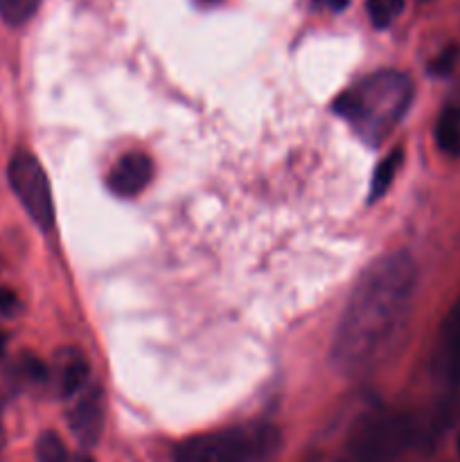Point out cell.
<instances>
[{
    "label": "cell",
    "instance_id": "1",
    "mask_svg": "<svg viewBox=\"0 0 460 462\" xmlns=\"http://www.w3.org/2000/svg\"><path fill=\"white\" fill-rule=\"evenodd\" d=\"M418 266L404 251L388 253L356 280L332 343V364L354 377L382 361L413 307Z\"/></svg>",
    "mask_w": 460,
    "mask_h": 462
},
{
    "label": "cell",
    "instance_id": "2",
    "mask_svg": "<svg viewBox=\"0 0 460 462\" xmlns=\"http://www.w3.org/2000/svg\"><path fill=\"white\" fill-rule=\"evenodd\" d=\"M413 81L397 70H379L350 86L334 102V111L350 122L370 144H379L409 111Z\"/></svg>",
    "mask_w": 460,
    "mask_h": 462
},
{
    "label": "cell",
    "instance_id": "3",
    "mask_svg": "<svg viewBox=\"0 0 460 462\" xmlns=\"http://www.w3.org/2000/svg\"><path fill=\"white\" fill-rule=\"evenodd\" d=\"M282 436L273 424H244L188 438L174 451V462H264L273 458Z\"/></svg>",
    "mask_w": 460,
    "mask_h": 462
},
{
    "label": "cell",
    "instance_id": "4",
    "mask_svg": "<svg viewBox=\"0 0 460 462\" xmlns=\"http://www.w3.org/2000/svg\"><path fill=\"white\" fill-rule=\"evenodd\" d=\"M418 427L404 413H373L352 429L345 462H392L413 447Z\"/></svg>",
    "mask_w": 460,
    "mask_h": 462
},
{
    "label": "cell",
    "instance_id": "5",
    "mask_svg": "<svg viewBox=\"0 0 460 462\" xmlns=\"http://www.w3.org/2000/svg\"><path fill=\"white\" fill-rule=\"evenodd\" d=\"M9 188L16 194L18 203L25 208L27 217L41 230L52 228L54 224V201L48 174L43 165L36 161L34 153L16 152L7 165Z\"/></svg>",
    "mask_w": 460,
    "mask_h": 462
},
{
    "label": "cell",
    "instance_id": "6",
    "mask_svg": "<svg viewBox=\"0 0 460 462\" xmlns=\"http://www.w3.org/2000/svg\"><path fill=\"white\" fill-rule=\"evenodd\" d=\"M433 373L449 386H460V293L446 311L433 350Z\"/></svg>",
    "mask_w": 460,
    "mask_h": 462
},
{
    "label": "cell",
    "instance_id": "7",
    "mask_svg": "<svg viewBox=\"0 0 460 462\" xmlns=\"http://www.w3.org/2000/svg\"><path fill=\"white\" fill-rule=\"evenodd\" d=\"M153 179V162L147 153H124L108 171V189L122 199L138 197Z\"/></svg>",
    "mask_w": 460,
    "mask_h": 462
},
{
    "label": "cell",
    "instance_id": "8",
    "mask_svg": "<svg viewBox=\"0 0 460 462\" xmlns=\"http://www.w3.org/2000/svg\"><path fill=\"white\" fill-rule=\"evenodd\" d=\"M72 433L84 447H95L104 431V397L99 388L81 393L79 402L68 415Z\"/></svg>",
    "mask_w": 460,
    "mask_h": 462
},
{
    "label": "cell",
    "instance_id": "9",
    "mask_svg": "<svg viewBox=\"0 0 460 462\" xmlns=\"http://www.w3.org/2000/svg\"><path fill=\"white\" fill-rule=\"evenodd\" d=\"M54 382L61 397L81 395L88 382V361L79 350H63L57 356V370H54Z\"/></svg>",
    "mask_w": 460,
    "mask_h": 462
},
{
    "label": "cell",
    "instance_id": "10",
    "mask_svg": "<svg viewBox=\"0 0 460 462\" xmlns=\"http://www.w3.org/2000/svg\"><path fill=\"white\" fill-rule=\"evenodd\" d=\"M436 144L442 153L460 158V106H445L436 120Z\"/></svg>",
    "mask_w": 460,
    "mask_h": 462
},
{
    "label": "cell",
    "instance_id": "11",
    "mask_svg": "<svg viewBox=\"0 0 460 462\" xmlns=\"http://www.w3.org/2000/svg\"><path fill=\"white\" fill-rule=\"evenodd\" d=\"M401 158H404V152L395 149L391 156H386L379 162V167L373 174V183H370V201H377V199H382L386 194V189L392 185V179L400 171Z\"/></svg>",
    "mask_w": 460,
    "mask_h": 462
},
{
    "label": "cell",
    "instance_id": "12",
    "mask_svg": "<svg viewBox=\"0 0 460 462\" xmlns=\"http://www.w3.org/2000/svg\"><path fill=\"white\" fill-rule=\"evenodd\" d=\"M365 7H368V16L373 25L379 27V30H386L388 25H392V21L401 16L404 0H368Z\"/></svg>",
    "mask_w": 460,
    "mask_h": 462
},
{
    "label": "cell",
    "instance_id": "13",
    "mask_svg": "<svg viewBox=\"0 0 460 462\" xmlns=\"http://www.w3.org/2000/svg\"><path fill=\"white\" fill-rule=\"evenodd\" d=\"M36 462H70L66 445L54 431L41 433L36 440Z\"/></svg>",
    "mask_w": 460,
    "mask_h": 462
},
{
    "label": "cell",
    "instance_id": "14",
    "mask_svg": "<svg viewBox=\"0 0 460 462\" xmlns=\"http://www.w3.org/2000/svg\"><path fill=\"white\" fill-rule=\"evenodd\" d=\"M41 0H0V16L7 25H23L34 16Z\"/></svg>",
    "mask_w": 460,
    "mask_h": 462
},
{
    "label": "cell",
    "instance_id": "15",
    "mask_svg": "<svg viewBox=\"0 0 460 462\" xmlns=\"http://www.w3.org/2000/svg\"><path fill=\"white\" fill-rule=\"evenodd\" d=\"M454 59H455V50H445V52L431 63V72H436V75H446V72L451 70V66H454Z\"/></svg>",
    "mask_w": 460,
    "mask_h": 462
},
{
    "label": "cell",
    "instance_id": "16",
    "mask_svg": "<svg viewBox=\"0 0 460 462\" xmlns=\"http://www.w3.org/2000/svg\"><path fill=\"white\" fill-rule=\"evenodd\" d=\"M18 300L14 296V291H9L7 287H0V316H12L16 311Z\"/></svg>",
    "mask_w": 460,
    "mask_h": 462
},
{
    "label": "cell",
    "instance_id": "17",
    "mask_svg": "<svg viewBox=\"0 0 460 462\" xmlns=\"http://www.w3.org/2000/svg\"><path fill=\"white\" fill-rule=\"evenodd\" d=\"M320 3H323L325 7L332 9V12H343V9L347 7V3H350V0H320Z\"/></svg>",
    "mask_w": 460,
    "mask_h": 462
},
{
    "label": "cell",
    "instance_id": "18",
    "mask_svg": "<svg viewBox=\"0 0 460 462\" xmlns=\"http://www.w3.org/2000/svg\"><path fill=\"white\" fill-rule=\"evenodd\" d=\"M5 347H7V334L0 332V359H3L5 355Z\"/></svg>",
    "mask_w": 460,
    "mask_h": 462
},
{
    "label": "cell",
    "instance_id": "19",
    "mask_svg": "<svg viewBox=\"0 0 460 462\" xmlns=\"http://www.w3.org/2000/svg\"><path fill=\"white\" fill-rule=\"evenodd\" d=\"M455 449H458V456H460V436H458V440H455Z\"/></svg>",
    "mask_w": 460,
    "mask_h": 462
},
{
    "label": "cell",
    "instance_id": "20",
    "mask_svg": "<svg viewBox=\"0 0 460 462\" xmlns=\"http://www.w3.org/2000/svg\"><path fill=\"white\" fill-rule=\"evenodd\" d=\"M81 462H93V460H90V458H86V460H81Z\"/></svg>",
    "mask_w": 460,
    "mask_h": 462
}]
</instances>
